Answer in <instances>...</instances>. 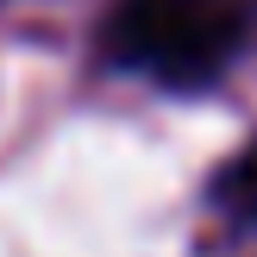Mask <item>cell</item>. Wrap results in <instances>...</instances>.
Listing matches in <instances>:
<instances>
[{"mask_svg":"<svg viewBox=\"0 0 257 257\" xmlns=\"http://www.w3.org/2000/svg\"><path fill=\"white\" fill-rule=\"evenodd\" d=\"M220 201L232 213H245V220H257V138L232 157V170L220 176Z\"/></svg>","mask_w":257,"mask_h":257,"instance_id":"2","label":"cell"},{"mask_svg":"<svg viewBox=\"0 0 257 257\" xmlns=\"http://www.w3.org/2000/svg\"><path fill=\"white\" fill-rule=\"evenodd\" d=\"M257 0H125L107 25V57L157 88L195 94L245 57Z\"/></svg>","mask_w":257,"mask_h":257,"instance_id":"1","label":"cell"}]
</instances>
